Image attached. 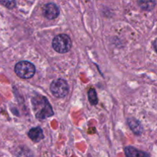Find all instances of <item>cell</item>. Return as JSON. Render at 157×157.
Instances as JSON below:
<instances>
[{
    "label": "cell",
    "mask_w": 157,
    "mask_h": 157,
    "mask_svg": "<svg viewBox=\"0 0 157 157\" xmlns=\"http://www.w3.org/2000/svg\"><path fill=\"white\" fill-rule=\"evenodd\" d=\"M32 107L35 117L38 120H44L54 114L53 110L47 98L43 96H36L32 98Z\"/></svg>",
    "instance_id": "obj_1"
},
{
    "label": "cell",
    "mask_w": 157,
    "mask_h": 157,
    "mask_svg": "<svg viewBox=\"0 0 157 157\" xmlns=\"http://www.w3.org/2000/svg\"><path fill=\"white\" fill-rule=\"evenodd\" d=\"M71 40L65 34L58 35L52 41V47L57 52L61 54L66 53L71 48Z\"/></svg>",
    "instance_id": "obj_2"
},
{
    "label": "cell",
    "mask_w": 157,
    "mask_h": 157,
    "mask_svg": "<svg viewBox=\"0 0 157 157\" xmlns=\"http://www.w3.org/2000/svg\"><path fill=\"white\" fill-rule=\"evenodd\" d=\"M15 73L22 79H29L35 75V67L29 61H19L15 66Z\"/></svg>",
    "instance_id": "obj_3"
},
{
    "label": "cell",
    "mask_w": 157,
    "mask_h": 157,
    "mask_svg": "<svg viewBox=\"0 0 157 157\" xmlns=\"http://www.w3.org/2000/svg\"><path fill=\"white\" fill-rule=\"evenodd\" d=\"M50 90L52 94L58 98H64L68 93V84L63 79H57L52 83Z\"/></svg>",
    "instance_id": "obj_4"
},
{
    "label": "cell",
    "mask_w": 157,
    "mask_h": 157,
    "mask_svg": "<svg viewBox=\"0 0 157 157\" xmlns=\"http://www.w3.org/2000/svg\"><path fill=\"white\" fill-rule=\"evenodd\" d=\"M43 13L48 19H55L59 15V9L54 3H48L45 5L43 9Z\"/></svg>",
    "instance_id": "obj_5"
},
{
    "label": "cell",
    "mask_w": 157,
    "mask_h": 157,
    "mask_svg": "<svg viewBox=\"0 0 157 157\" xmlns=\"http://www.w3.org/2000/svg\"><path fill=\"white\" fill-rule=\"evenodd\" d=\"M28 136L32 141L35 143L39 142L41 140L44 139L43 130L40 127H35V128L31 129L28 133Z\"/></svg>",
    "instance_id": "obj_6"
},
{
    "label": "cell",
    "mask_w": 157,
    "mask_h": 157,
    "mask_svg": "<svg viewBox=\"0 0 157 157\" xmlns=\"http://www.w3.org/2000/svg\"><path fill=\"white\" fill-rule=\"evenodd\" d=\"M125 155L127 157H150L147 153L137 150L133 147H127L124 149Z\"/></svg>",
    "instance_id": "obj_7"
},
{
    "label": "cell",
    "mask_w": 157,
    "mask_h": 157,
    "mask_svg": "<svg viewBox=\"0 0 157 157\" xmlns=\"http://www.w3.org/2000/svg\"><path fill=\"white\" fill-rule=\"evenodd\" d=\"M140 7L146 11H151L156 6V0H139Z\"/></svg>",
    "instance_id": "obj_8"
},
{
    "label": "cell",
    "mask_w": 157,
    "mask_h": 157,
    "mask_svg": "<svg viewBox=\"0 0 157 157\" xmlns=\"http://www.w3.org/2000/svg\"><path fill=\"white\" fill-rule=\"evenodd\" d=\"M132 121H129V125L131 127V130L136 133L137 135H140L143 131L142 127H141L140 124L138 121H135L134 119H132Z\"/></svg>",
    "instance_id": "obj_9"
},
{
    "label": "cell",
    "mask_w": 157,
    "mask_h": 157,
    "mask_svg": "<svg viewBox=\"0 0 157 157\" xmlns=\"http://www.w3.org/2000/svg\"><path fill=\"white\" fill-rule=\"evenodd\" d=\"M88 99L90 104L93 105H96L98 102V96H97L96 90L94 88H90L88 91Z\"/></svg>",
    "instance_id": "obj_10"
},
{
    "label": "cell",
    "mask_w": 157,
    "mask_h": 157,
    "mask_svg": "<svg viewBox=\"0 0 157 157\" xmlns=\"http://www.w3.org/2000/svg\"><path fill=\"white\" fill-rule=\"evenodd\" d=\"M0 2L8 9H13L15 6V0H0Z\"/></svg>",
    "instance_id": "obj_11"
}]
</instances>
